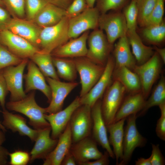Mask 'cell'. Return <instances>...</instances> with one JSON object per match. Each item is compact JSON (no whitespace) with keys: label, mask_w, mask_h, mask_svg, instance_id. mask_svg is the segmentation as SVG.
Returning <instances> with one entry per match:
<instances>
[{"label":"cell","mask_w":165,"mask_h":165,"mask_svg":"<svg viewBox=\"0 0 165 165\" xmlns=\"http://www.w3.org/2000/svg\"><path fill=\"white\" fill-rule=\"evenodd\" d=\"M13 17L23 19L25 15V0H4Z\"/></svg>","instance_id":"cell-40"},{"label":"cell","mask_w":165,"mask_h":165,"mask_svg":"<svg viewBox=\"0 0 165 165\" xmlns=\"http://www.w3.org/2000/svg\"><path fill=\"white\" fill-rule=\"evenodd\" d=\"M135 165H152L150 157L145 159L141 157L135 161Z\"/></svg>","instance_id":"cell-52"},{"label":"cell","mask_w":165,"mask_h":165,"mask_svg":"<svg viewBox=\"0 0 165 165\" xmlns=\"http://www.w3.org/2000/svg\"><path fill=\"white\" fill-rule=\"evenodd\" d=\"M0 112H2V111L0 110ZM0 128L2 130L3 132H6V128L4 127L2 125V123L0 122Z\"/></svg>","instance_id":"cell-55"},{"label":"cell","mask_w":165,"mask_h":165,"mask_svg":"<svg viewBox=\"0 0 165 165\" xmlns=\"http://www.w3.org/2000/svg\"><path fill=\"white\" fill-rule=\"evenodd\" d=\"M51 91V98L49 105L46 108L48 114L53 113L62 109L64 100L69 94L79 85L75 82H64L60 80L46 77Z\"/></svg>","instance_id":"cell-14"},{"label":"cell","mask_w":165,"mask_h":165,"mask_svg":"<svg viewBox=\"0 0 165 165\" xmlns=\"http://www.w3.org/2000/svg\"><path fill=\"white\" fill-rule=\"evenodd\" d=\"M162 62L158 54L155 52L148 60L141 64H136L133 70L139 79L141 91L146 100L161 74Z\"/></svg>","instance_id":"cell-3"},{"label":"cell","mask_w":165,"mask_h":165,"mask_svg":"<svg viewBox=\"0 0 165 165\" xmlns=\"http://www.w3.org/2000/svg\"><path fill=\"white\" fill-rule=\"evenodd\" d=\"M11 19L9 13L0 6V28L1 31L6 29Z\"/></svg>","instance_id":"cell-46"},{"label":"cell","mask_w":165,"mask_h":165,"mask_svg":"<svg viewBox=\"0 0 165 165\" xmlns=\"http://www.w3.org/2000/svg\"><path fill=\"white\" fill-rule=\"evenodd\" d=\"M3 4V3L1 0H0V5H2Z\"/></svg>","instance_id":"cell-57"},{"label":"cell","mask_w":165,"mask_h":165,"mask_svg":"<svg viewBox=\"0 0 165 165\" xmlns=\"http://www.w3.org/2000/svg\"><path fill=\"white\" fill-rule=\"evenodd\" d=\"M48 3L46 0H25V12L27 20L33 21L37 14Z\"/></svg>","instance_id":"cell-38"},{"label":"cell","mask_w":165,"mask_h":165,"mask_svg":"<svg viewBox=\"0 0 165 165\" xmlns=\"http://www.w3.org/2000/svg\"><path fill=\"white\" fill-rule=\"evenodd\" d=\"M76 163L74 157L70 151H69L64 157L61 165H75Z\"/></svg>","instance_id":"cell-49"},{"label":"cell","mask_w":165,"mask_h":165,"mask_svg":"<svg viewBox=\"0 0 165 165\" xmlns=\"http://www.w3.org/2000/svg\"><path fill=\"white\" fill-rule=\"evenodd\" d=\"M52 60L59 78L69 82L74 81L77 72L72 58L52 57Z\"/></svg>","instance_id":"cell-30"},{"label":"cell","mask_w":165,"mask_h":165,"mask_svg":"<svg viewBox=\"0 0 165 165\" xmlns=\"http://www.w3.org/2000/svg\"><path fill=\"white\" fill-rule=\"evenodd\" d=\"M128 0H96L95 6L101 14L107 13L109 10L119 11L123 8Z\"/></svg>","instance_id":"cell-37"},{"label":"cell","mask_w":165,"mask_h":165,"mask_svg":"<svg viewBox=\"0 0 165 165\" xmlns=\"http://www.w3.org/2000/svg\"><path fill=\"white\" fill-rule=\"evenodd\" d=\"M100 13L96 7L87 8L78 15L68 18L69 39L79 37L85 31L98 28Z\"/></svg>","instance_id":"cell-10"},{"label":"cell","mask_w":165,"mask_h":165,"mask_svg":"<svg viewBox=\"0 0 165 165\" xmlns=\"http://www.w3.org/2000/svg\"><path fill=\"white\" fill-rule=\"evenodd\" d=\"M154 50H156V52L159 55L163 63H165V48H160L155 46L153 47Z\"/></svg>","instance_id":"cell-51"},{"label":"cell","mask_w":165,"mask_h":165,"mask_svg":"<svg viewBox=\"0 0 165 165\" xmlns=\"http://www.w3.org/2000/svg\"><path fill=\"white\" fill-rule=\"evenodd\" d=\"M41 28L33 21L13 17L6 29L24 38L38 48Z\"/></svg>","instance_id":"cell-20"},{"label":"cell","mask_w":165,"mask_h":165,"mask_svg":"<svg viewBox=\"0 0 165 165\" xmlns=\"http://www.w3.org/2000/svg\"><path fill=\"white\" fill-rule=\"evenodd\" d=\"M48 2L66 10L73 0H46Z\"/></svg>","instance_id":"cell-48"},{"label":"cell","mask_w":165,"mask_h":165,"mask_svg":"<svg viewBox=\"0 0 165 165\" xmlns=\"http://www.w3.org/2000/svg\"><path fill=\"white\" fill-rule=\"evenodd\" d=\"M9 152L5 148L0 146V165H6Z\"/></svg>","instance_id":"cell-50"},{"label":"cell","mask_w":165,"mask_h":165,"mask_svg":"<svg viewBox=\"0 0 165 165\" xmlns=\"http://www.w3.org/2000/svg\"><path fill=\"white\" fill-rule=\"evenodd\" d=\"M123 7V14L125 18L127 29L136 30L138 14L137 3L132 0H129Z\"/></svg>","instance_id":"cell-34"},{"label":"cell","mask_w":165,"mask_h":165,"mask_svg":"<svg viewBox=\"0 0 165 165\" xmlns=\"http://www.w3.org/2000/svg\"><path fill=\"white\" fill-rule=\"evenodd\" d=\"M146 100L141 92L130 94L124 97L115 116L113 123L140 112L143 108Z\"/></svg>","instance_id":"cell-25"},{"label":"cell","mask_w":165,"mask_h":165,"mask_svg":"<svg viewBox=\"0 0 165 165\" xmlns=\"http://www.w3.org/2000/svg\"><path fill=\"white\" fill-rule=\"evenodd\" d=\"M164 2L165 0H158L156 4L146 20L144 27L159 24L163 21L164 11Z\"/></svg>","instance_id":"cell-39"},{"label":"cell","mask_w":165,"mask_h":165,"mask_svg":"<svg viewBox=\"0 0 165 165\" xmlns=\"http://www.w3.org/2000/svg\"><path fill=\"white\" fill-rule=\"evenodd\" d=\"M9 91L3 75L2 69L0 70V105L3 110L5 108V100Z\"/></svg>","instance_id":"cell-45"},{"label":"cell","mask_w":165,"mask_h":165,"mask_svg":"<svg viewBox=\"0 0 165 165\" xmlns=\"http://www.w3.org/2000/svg\"><path fill=\"white\" fill-rule=\"evenodd\" d=\"M2 112L3 119L2 124L6 128L13 132H18L21 136H27L32 141H35L39 130L29 127L26 119L20 115L9 112L6 109Z\"/></svg>","instance_id":"cell-22"},{"label":"cell","mask_w":165,"mask_h":165,"mask_svg":"<svg viewBox=\"0 0 165 165\" xmlns=\"http://www.w3.org/2000/svg\"><path fill=\"white\" fill-rule=\"evenodd\" d=\"M66 10L48 3L36 15L33 22L41 28L53 26L66 16Z\"/></svg>","instance_id":"cell-26"},{"label":"cell","mask_w":165,"mask_h":165,"mask_svg":"<svg viewBox=\"0 0 165 165\" xmlns=\"http://www.w3.org/2000/svg\"><path fill=\"white\" fill-rule=\"evenodd\" d=\"M115 68L125 66L133 71L136 62L130 51L126 35L119 38L113 50Z\"/></svg>","instance_id":"cell-27"},{"label":"cell","mask_w":165,"mask_h":165,"mask_svg":"<svg viewBox=\"0 0 165 165\" xmlns=\"http://www.w3.org/2000/svg\"><path fill=\"white\" fill-rule=\"evenodd\" d=\"M23 60L0 44V70L9 66L16 65Z\"/></svg>","instance_id":"cell-36"},{"label":"cell","mask_w":165,"mask_h":165,"mask_svg":"<svg viewBox=\"0 0 165 165\" xmlns=\"http://www.w3.org/2000/svg\"><path fill=\"white\" fill-rule=\"evenodd\" d=\"M68 18L65 16L53 26L42 28L38 47L41 52L51 53L68 41Z\"/></svg>","instance_id":"cell-2"},{"label":"cell","mask_w":165,"mask_h":165,"mask_svg":"<svg viewBox=\"0 0 165 165\" xmlns=\"http://www.w3.org/2000/svg\"><path fill=\"white\" fill-rule=\"evenodd\" d=\"M165 103V78L162 75L138 116L145 114L151 108Z\"/></svg>","instance_id":"cell-32"},{"label":"cell","mask_w":165,"mask_h":165,"mask_svg":"<svg viewBox=\"0 0 165 165\" xmlns=\"http://www.w3.org/2000/svg\"><path fill=\"white\" fill-rule=\"evenodd\" d=\"M137 117L136 114L127 117V123L124 130L123 157L117 165L127 164L135 149L144 147L147 143V139L139 133L137 128L136 121Z\"/></svg>","instance_id":"cell-7"},{"label":"cell","mask_w":165,"mask_h":165,"mask_svg":"<svg viewBox=\"0 0 165 165\" xmlns=\"http://www.w3.org/2000/svg\"><path fill=\"white\" fill-rule=\"evenodd\" d=\"M152 151L150 157L152 165H164L165 159L160 148L159 144H152Z\"/></svg>","instance_id":"cell-44"},{"label":"cell","mask_w":165,"mask_h":165,"mask_svg":"<svg viewBox=\"0 0 165 165\" xmlns=\"http://www.w3.org/2000/svg\"><path fill=\"white\" fill-rule=\"evenodd\" d=\"M142 35L149 43L159 45L164 41L165 38V23L163 20L158 24L143 27Z\"/></svg>","instance_id":"cell-33"},{"label":"cell","mask_w":165,"mask_h":165,"mask_svg":"<svg viewBox=\"0 0 165 165\" xmlns=\"http://www.w3.org/2000/svg\"><path fill=\"white\" fill-rule=\"evenodd\" d=\"M158 0H140L137 3L138 14V24L143 27L146 20L156 4Z\"/></svg>","instance_id":"cell-35"},{"label":"cell","mask_w":165,"mask_h":165,"mask_svg":"<svg viewBox=\"0 0 165 165\" xmlns=\"http://www.w3.org/2000/svg\"><path fill=\"white\" fill-rule=\"evenodd\" d=\"M27 65V72L24 75L25 81V92L26 94L33 90H39L46 96L50 103L51 98V91L50 86L46 83L45 77L31 60L28 61Z\"/></svg>","instance_id":"cell-18"},{"label":"cell","mask_w":165,"mask_h":165,"mask_svg":"<svg viewBox=\"0 0 165 165\" xmlns=\"http://www.w3.org/2000/svg\"><path fill=\"white\" fill-rule=\"evenodd\" d=\"M81 105L80 97L78 96L64 109L55 113L45 115V118L51 128L52 138L58 139L66 128L74 111Z\"/></svg>","instance_id":"cell-16"},{"label":"cell","mask_w":165,"mask_h":165,"mask_svg":"<svg viewBox=\"0 0 165 165\" xmlns=\"http://www.w3.org/2000/svg\"><path fill=\"white\" fill-rule=\"evenodd\" d=\"M30 59L36 64L45 77L60 80L53 65L51 53L39 51Z\"/></svg>","instance_id":"cell-31"},{"label":"cell","mask_w":165,"mask_h":165,"mask_svg":"<svg viewBox=\"0 0 165 165\" xmlns=\"http://www.w3.org/2000/svg\"><path fill=\"white\" fill-rule=\"evenodd\" d=\"M87 6L89 8L94 7L96 0H86Z\"/></svg>","instance_id":"cell-54"},{"label":"cell","mask_w":165,"mask_h":165,"mask_svg":"<svg viewBox=\"0 0 165 165\" xmlns=\"http://www.w3.org/2000/svg\"><path fill=\"white\" fill-rule=\"evenodd\" d=\"M126 36L137 65L145 63L153 55L155 52L153 48L144 44L136 30H128Z\"/></svg>","instance_id":"cell-29"},{"label":"cell","mask_w":165,"mask_h":165,"mask_svg":"<svg viewBox=\"0 0 165 165\" xmlns=\"http://www.w3.org/2000/svg\"><path fill=\"white\" fill-rule=\"evenodd\" d=\"M69 124L72 143L90 136L92 126L91 108L81 105L73 113Z\"/></svg>","instance_id":"cell-9"},{"label":"cell","mask_w":165,"mask_h":165,"mask_svg":"<svg viewBox=\"0 0 165 165\" xmlns=\"http://www.w3.org/2000/svg\"><path fill=\"white\" fill-rule=\"evenodd\" d=\"M109 157L108 153L105 150L100 158L94 161H89L82 163L81 165H108L109 163Z\"/></svg>","instance_id":"cell-47"},{"label":"cell","mask_w":165,"mask_h":165,"mask_svg":"<svg viewBox=\"0 0 165 165\" xmlns=\"http://www.w3.org/2000/svg\"><path fill=\"white\" fill-rule=\"evenodd\" d=\"M72 143L71 131L68 123L58 138L54 149L44 160L43 165H61L65 155L69 152Z\"/></svg>","instance_id":"cell-23"},{"label":"cell","mask_w":165,"mask_h":165,"mask_svg":"<svg viewBox=\"0 0 165 165\" xmlns=\"http://www.w3.org/2000/svg\"><path fill=\"white\" fill-rule=\"evenodd\" d=\"M87 8L86 0H73L66 10V16L68 18L74 17L82 13Z\"/></svg>","instance_id":"cell-41"},{"label":"cell","mask_w":165,"mask_h":165,"mask_svg":"<svg viewBox=\"0 0 165 165\" xmlns=\"http://www.w3.org/2000/svg\"><path fill=\"white\" fill-rule=\"evenodd\" d=\"M159 107L161 112V116L157 121L156 131L157 136L161 140H165V103Z\"/></svg>","instance_id":"cell-43"},{"label":"cell","mask_w":165,"mask_h":165,"mask_svg":"<svg viewBox=\"0 0 165 165\" xmlns=\"http://www.w3.org/2000/svg\"><path fill=\"white\" fill-rule=\"evenodd\" d=\"M126 92L124 87L116 80L113 81L105 92L101 100V110L106 126L113 123Z\"/></svg>","instance_id":"cell-4"},{"label":"cell","mask_w":165,"mask_h":165,"mask_svg":"<svg viewBox=\"0 0 165 165\" xmlns=\"http://www.w3.org/2000/svg\"><path fill=\"white\" fill-rule=\"evenodd\" d=\"M132 0L135 1L136 2L137 4L140 1V0Z\"/></svg>","instance_id":"cell-56"},{"label":"cell","mask_w":165,"mask_h":165,"mask_svg":"<svg viewBox=\"0 0 165 165\" xmlns=\"http://www.w3.org/2000/svg\"><path fill=\"white\" fill-rule=\"evenodd\" d=\"M0 40L11 53L23 59H30L40 51L26 39L7 29L0 32Z\"/></svg>","instance_id":"cell-13"},{"label":"cell","mask_w":165,"mask_h":165,"mask_svg":"<svg viewBox=\"0 0 165 165\" xmlns=\"http://www.w3.org/2000/svg\"><path fill=\"white\" fill-rule=\"evenodd\" d=\"M28 59H24L20 64L2 69L8 89L10 93V101H16L27 95L23 87L24 72L27 65Z\"/></svg>","instance_id":"cell-11"},{"label":"cell","mask_w":165,"mask_h":165,"mask_svg":"<svg viewBox=\"0 0 165 165\" xmlns=\"http://www.w3.org/2000/svg\"><path fill=\"white\" fill-rule=\"evenodd\" d=\"M87 40L88 48L86 57L97 64L105 66L113 47L103 31L98 28L94 30Z\"/></svg>","instance_id":"cell-6"},{"label":"cell","mask_w":165,"mask_h":165,"mask_svg":"<svg viewBox=\"0 0 165 165\" xmlns=\"http://www.w3.org/2000/svg\"><path fill=\"white\" fill-rule=\"evenodd\" d=\"M112 79L120 83L125 88L126 92L129 94L141 92V84L138 75L126 67L114 68Z\"/></svg>","instance_id":"cell-24"},{"label":"cell","mask_w":165,"mask_h":165,"mask_svg":"<svg viewBox=\"0 0 165 165\" xmlns=\"http://www.w3.org/2000/svg\"><path fill=\"white\" fill-rule=\"evenodd\" d=\"M89 33L88 30L77 38L70 39L53 50L51 53L52 56L72 58L86 56L88 49L86 43Z\"/></svg>","instance_id":"cell-19"},{"label":"cell","mask_w":165,"mask_h":165,"mask_svg":"<svg viewBox=\"0 0 165 165\" xmlns=\"http://www.w3.org/2000/svg\"><path fill=\"white\" fill-rule=\"evenodd\" d=\"M97 143L90 136L78 141L72 143L70 149L76 163L81 165L91 160H96L103 154L98 149Z\"/></svg>","instance_id":"cell-17"},{"label":"cell","mask_w":165,"mask_h":165,"mask_svg":"<svg viewBox=\"0 0 165 165\" xmlns=\"http://www.w3.org/2000/svg\"><path fill=\"white\" fill-rule=\"evenodd\" d=\"M126 119H122L106 126L107 131L109 134V142L113 146L116 165L118 163L119 160L121 161L123 157L124 125Z\"/></svg>","instance_id":"cell-28"},{"label":"cell","mask_w":165,"mask_h":165,"mask_svg":"<svg viewBox=\"0 0 165 165\" xmlns=\"http://www.w3.org/2000/svg\"><path fill=\"white\" fill-rule=\"evenodd\" d=\"M101 103V99H99L91 108L92 137L97 144L105 149L110 157L114 159L115 156L109 142L106 126L102 116Z\"/></svg>","instance_id":"cell-15"},{"label":"cell","mask_w":165,"mask_h":165,"mask_svg":"<svg viewBox=\"0 0 165 165\" xmlns=\"http://www.w3.org/2000/svg\"><path fill=\"white\" fill-rule=\"evenodd\" d=\"M50 127L39 130L35 145L30 153V162L36 159L44 160L57 145L58 139L50 137Z\"/></svg>","instance_id":"cell-21"},{"label":"cell","mask_w":165,"mask_h":165,"mask_svg":"<svg viewBox=\"0 0 165 165\" xmlns=\"http://www.w3.org/2000/svg\"><path fill=\"white\" fill-rule=\"evenodd\" d=\"M80 77L81 89L79 97L86 94L102 74L105 66L97 64L86 57L72 58Z\"/></svg>","instance_id":"cell-5"},{"label":"cell","mask_w":165,"mask_h":165,"mask_svg":"<svg viewBox=\"0 0 165 165\" xmlns=\"http://www.w3.org/2000/svg\"><path fill=\"white\" fill-rule=\"evenodd\" d=\"M4 132L2 130H0V146L2 145L6 140Z\"/></svg>","instance_id":"cell-53"},{"label":"cell","mask_w":165,"mask_h":165,"mask_svg":"<svg viewBox=\"0 0 165 165\" xmlns=\"http://www.w3.org/2000/svg\"><path fill=\"white\" fill-rule=\"evenodd\" d=\"M24 98L16 101H10L6 104L9 110L21 113L28 118V123L35 129L39 130L50 127L45 118L46 108L40 106L35 99V90L30 92Z\"/></svg>","instance_id":"cell-1"},{"label":"cell","mask_w":165,"mask_h":165,"mask_svg":"<svg viewBox=\"0 0 165 165\" xmlns=\"http://www.w3.org/2000/svg\"><path fill=\"white\" fill-rule=\"evenodd\" d=\"M98 27L105 31L109 42L113 45L117 39L126 35L128 30L124 16L119 11L101 14Z\"/></svg>","instance_id":"cell-8"},{"label":"cell","mask_w":165,"mask_h":165,"mask_svg":"<svg viewBox=\"0 0 165 165\" xmlns=\"http://www.w3.org/2000/svg\"><path fill=\"white\" fill-rule=\"evenodd\" d=\"M115 65L114 57L110 55L104 71L99 80L86 94L79 97L81 105H87L91 108L98 100L101 99L105 92L111 84Z\"/></svg>","instance_id":"cell-12"},{"label":"cell","mask_w":165,"mask_h":165,"mask_svg":"<svg viewBox=\"0 0 165 165\" xmlns=\"http://www.w3.org/2000/svg\"><path fill=\"white\" fill-rule=\"evenodd\" d=\"M10 160L9 163L11 165H26L30 161V155L27 152L22 150H16L9 153Z\"/></svg>","instance_id":"cell-42"}]
</instances>
